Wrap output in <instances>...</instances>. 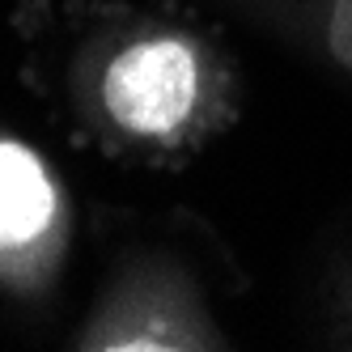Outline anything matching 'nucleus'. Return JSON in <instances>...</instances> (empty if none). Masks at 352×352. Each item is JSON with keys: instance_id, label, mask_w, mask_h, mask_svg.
Wrapping results in <instances>:
<instances>
[{"instance_id": "nucleus-1", "label": "nucleus", "mask_w": 352, "mask_h": 352, "mask_svg": "<svg viewBox=\"0 0 352 352\" xmlns=\"http://www.w3.org/2000/svg\"><path fill=\"white\" fill-rule=\"evenodd\" d=\"M199 85V68L191 47L174 38H148L128 47L102 81L107 111L128 132L140 136H166L191 115Z\"/></svg>"}, {"instance_id": "nucleus-2", "label": "nucleus", "mask_w": 352, "mask_h": 352, "mask_svg": "<svg viewBox=\"0 0 352 352\" xmlns=\"http://www.w3.org/2000/svg\"><path fill=\"white\" fill-rule=\"evenodd\" d=\"M56 212V191L38 157L21 144L0 140V246L38 238Z\"/></svg>"}, {"instance_id": "nucleus-3", "label": "nucleus", "mask_w": 352, "mask_h": 352, "mask_svg": "<svg viewBox=\"0 0 352 352\" xmlns=\"http://www.w3.org/2000/svg\"><path fill=\"white\" fill-rule=\"evenodd\" d=\"M331 52L352 68V0H336V13H331Z\"/></svg>"}]
</instances>
